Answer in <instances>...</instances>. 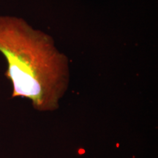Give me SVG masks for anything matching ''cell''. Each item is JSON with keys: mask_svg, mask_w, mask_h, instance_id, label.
<instances>
[{"mask_svg": "<svg viewBox=\"0 0 158 158\" xmlns=\"http://www.w3.org/2000/svg\"><path fill=\"white\" fill-rule=\"evenodd\" d=\"M0 53L12 98L28 99L39 112L59 109L70 84V60L51 35L21 18L0 15Z\"/></svg>", "mask_w": 158, "mask_h": 158, "instance_id": "1", "label": "cell"}]
</instances>
